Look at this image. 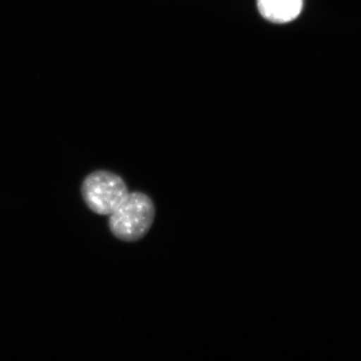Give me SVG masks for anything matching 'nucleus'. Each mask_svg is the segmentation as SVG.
I'll use <instances>...</instances> for the list:
<instances>
[{
  "label": "nucleus",
  "mask_w": 361,
  "mask_h": 361,
  "mask_svg": "<svg viewBox=\"0 0 361 361\" xmlns=\"http://www.w3.org/2000/svg\"><path fill=\"white\" fill-rule=\"evenodd\" d=\"M81 197L90 211L109 216L129 193L120 176L106 170L94 171L83 180Z\"/></svg>",
  "instance_id": "nucleus-2"
},
{
  "label": "nucleus",
  "mask_w": 361,
  "mask_h": 361,
  "mask_svg": "<svg viewBox=\"0 0 361 361\" xmlns=\"http://www.w3.org/2000/svg\"><path fill=\"white\" fill-rule=\"evenodd\" d=\"M302 7L303 0H258L262 16L276 24H286L295 20Z\"/></svg>",
  "instance_id": "nucleus-3"
},
{
  "label": "nucleus",
  "mask_w": 361,
  "mask_h": 361,
  "mask_svg": "<svg viewBox=\"0 0 361 361\" xmlns=\"http://www.w3.org/2000/svg\"><path fill=\"white\" fill-rule=\"evenodd\" d=\"M154 202L147 194L129 192L111 214L110 231L112 235L126 243H135L145 237L154 223Z\"/></svg>",
  "instance_id": "nucleus-1"
}]
</instances>
